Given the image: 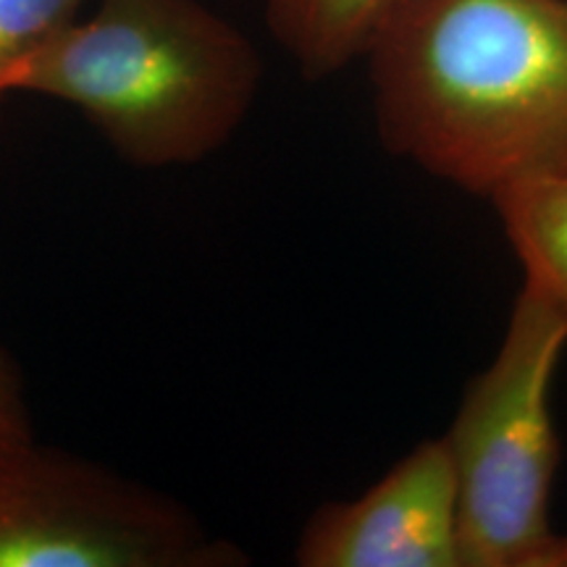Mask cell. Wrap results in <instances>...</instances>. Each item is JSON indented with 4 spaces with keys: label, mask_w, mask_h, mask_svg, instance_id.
Segmentation results:
<instances>
[{
    "label": "cell",
    "mask_w": 567,
    "mask_h": 567,
    "mask_svg": "<svg viewBox=\"0 0 567 567\" xmlns=\"http://www.w3.org/2000/svg\"><path fill=\"white\" fill-rule=\"evenodd\" d=\"M381 145L465 193L567 168V0H410L363 59Z\"/></svg>",
    "instance_id": "obj_1"
},
{
    "label": "cell",
    "mask_w": 567,
    "mask_h": 567,
    "mask_svg": "<svg viewBox=\"0 0 567 567\" xmlns=\"http://www.w3.org/2000/svg\"><path fill=\"white\" fill-rule=\"evenodd\" d=\"M90 6L11 71L6 95L71 103L137 168L187 166L221 151L264 80L247 34L203 0Z\"/></svg>",
    "instance_id": "obj_2"
},
{
    "label": "cell",
    "mask_w": 567,
    "mask_h": 567,
    "mask_svg": "<svg viewBox=\"0 0 567 567\" xmlns=\"http://www.w3.org/2000/svg\"><path fill=\"white\" fill-rule=\"evenodd\" d=\"M567 316L523 287L494 360L471 381L442 436L457 488L463 567H567L551 526L559 436L551 386Z\"/></svg>",
    "instance_id": "obj_3"
},
{
    "label": "cell",
    "mask_w": 567,
    "mask_h": 567,
    "mask_svg": "<svg viewBox=\"0 0 567 567\" xmlns=\"http://www.w3.org/2000/svg\"><path fill=\"white\" fill-rule=\"evenodd\" d=\"M172 496L32 439L0 450V567H239Z\"/></svg>",
    "instance_id": "obj_4"
},
{
    "label": "cell",
    "mask_w": 567,
    "mask_h": 567,
    "mask_svg": "<svg viewBox=\"0 0 567 567\" xmlns=\"http://www.w3.org/2000/svg\"><path fill=\"white\" fill-rule=\"evenodd\" d=\"M300 567H463L457 488L442 436L425 439L354 499L305 520Z\"/></svg>",
    "instance_id": "obj_5"
},
{
    "label": "cell",
    "mask_w": 567,
    "mask_h": 567,
    "mask_svg": "<svg viewBox=\"0 0 567 567\" xmlns=\"http://www.w3.org/2000/svg\"><path fill=\"white\" fill-rule=\"evenodd\" d=\"M410 0H266L268 30L308 80L363 61Z\"/></svg>",
    "instance_id": "obj_6"
},
{
    "label": "cell",
    "mask_w": 567,
    "mask_h": 567,
    "mask_svg": "<svg viewBox=\"0 0 567 567\" xmlns=\"http://www.w3.org/2000/svg\"><path fill=\"white\" fill-rule=\"evenodd\" d=\"M526 284L567 316V168L509 182L486 197Z\"/></svg>",
    "instance_id": "obj_7"
},
{
    "label": "cell",
    "mask_w": 567,
    "mask_h": 567,
    "mask_svg": "<svg viewBox=\"0 0 567 567\" xmlns=\"http://www.w3.org/2000/svg\"><path fill=\"white\" fill-rule=\"evenodd\" d=\"M92 0H0V105L11 71L82 17Z\"/></svg>",
    "instance_id": "obj_8"
},
{
    "label": "cell",
    "mask_w": 567,
    "mask_h": 567,
    "mask_svg": "<svg viewBox=\"0 0 567 567\" xmlns=\"http://www.w3.org/2000/svg\"><path fill=\"white\" fill-rule=\"evenodd\" d=\"M32 436L30 410L24 402L19 368L13 365L9 352L0 347V450Z\"/></svg>",
    "instance_id": "obj_9"
}]
</instances>
